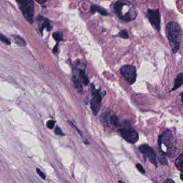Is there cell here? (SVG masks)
<instances>
[{"label":"cell","instance_id":"1","mask_svg":"<svg viewBox=\"0 0 183 183\" xmlns=\"http://www.w3.org/2000/svg\"><path fill=\"white\" fill-rule=\"evenodd\" d=\"M112 9L121 20L130 22L136 19L138 12L135 6L129 3L117 1L113 3Z\"/></svg>","mask_w":183,"mask_h":183},{"label":"cell","instance_id":"2","mask_svg":"<svg viewBox=\"0 0 183 183\" xmlns=\"http://www.w3.org/2000/svg\"><path fill=\"white\" fill-rule=\"evenodd\" d=\"M166 31L172 50L173 53H177L181 46L182 39L181 26L178 23L172 21L166 25Z\"/></svg>","mask_w":183,"mask_h":183},{"label":"cell","instance_id":"3","mask_svg":"<svg viewBox=\"0 0 183 183\" xmlns=\"http://www.w3.org/2000/svg\"><path fill=\"white\" fill-rule=\"evenodd\" d=\"M158 143L160 150L166 155L170 156L175 154L176 140L171 130H167L159 137Z\"/></svg>","mask_w":183,"mask_h":183},{"label":"cell","instance_id":"4","mask_svg":"<svg viewBox=\"0 0 183 183\" xmlns=\"http://www.w3.org/2000/svg\"><path fill=\"white\" fill-rule=\"evenodd\" d=\"M119 130L121 136L128 143L134 144L139 139V136L137 131L127 122L121 125Z\"/></svg>","mask_w":183,"mask_h":183},{"label":"cell","instance_id":"5","mask_svg":"<svg viewBox=\"0 0 183 183\" xmlns=\"http://www.w3.org/2000/svg\"><path fill=\"white\" fill-rule=\"evenodd\" d=\"M17 2L25 20L32 24L35 12L34 2L31 0H19L17 1Z\"/></svg>","mask_w":183,"mask_h":183},{"label":"cell","instance_id":"6","mask_svg":"<svg viewBox=\"0 0 183 183\" xmlns=\"http://www.w3.org/2000/svg\"><path fill=\"white\" fill-rule=\"evenodd\" d=\"M91 96L90 99L91 109L93 114L96 115L100 110L102 98L105 95V92L102 93L99 89H96L93 84H91Z\"/></svg>","mask_w":183,"mask_h":183},{"label":"cell","instance_id":"7","mask_svg":"<svg viewBox=\"0 0 183 183\" xmlns=\"http://www.w3.org/2000/svg\"><path fill=\"white\" fill-rule=\"evenodd\" d=\"M120 72L129 84L132 85L135 83L136 80L137 73L136 68L134 66H123L121 68Z\"/></svg>","mask_w":183,"mask_h":183},{"label":"cell","instance_id":"8","mask_svg":"<svg viewBox=\"0 0 183 183\" xmlns=\"http://www.w3.org/2000/svg\"><path fill=\"white\" fill-rule=\"evenodd\" d=\"M139 149L141 153L143 155L145 160L147 159L151 164H154L156 167L157 166L155 152L152 147L148 145L143 144L139 147Z\"/></svg>","mask_w":183,"mask_h":183},{"label":"cell","instance_id":"9","mask_svg":"<svg viewBox=\"0 0 183 183\" xmlns=\"http://www.w3.org/2000/svg\"><path fill=\"white\" fill-rule=\"evenodd\" d=\"M146 15L153 27L156 30L160 31V18L158 9H148L146 13Z\"/></svg>","mask_w":183,"mask_h":183},{"label":"cell","instance_id":"10","mask_svg":"<svg viewBox=\"0 0 183 183\" xmlns=\"http://www.w3.org/2000/svg\"><path fill=\"white\" fill-rule=\"evenodd\" d=\"M102 122L106 127H117L119 126V121L117 117L108 112L102 116Z\"/></svg>","mask_w":183,"mask_h":183},{"label":"cell","instance_id":"11","mask_svg":"<svg viewBox=\"0 0 183 183\" xmlns=\"http://www.w3.org/2000/svg\"><path fill=\"white\" fill-rule=\"evenodd\" d=\"M90 11L93 14H95L96 12H97L103 16H107L108 15V13L107 10H105L104 8L101 7L99 5H96L95 4H93L91 5Z\"/></svg>","mask_w":183,"mask_h":183},{"label":"cell","instance_id":"12","mask_svg":"<svg viewBox=\"0 0 183 183\" xmlns=\"http://www.w3.org/2000/svg\"><path fill=\"white\" fill-rule=\"evenodd\" d=\"M38 19V20H41L43 22L41 26H40V31H41V32L42 33V31L45 28H46L47 31H50L52 27L50 25V22L48 19L44 17L43 16H39Z\"/></svg>","mask_w":183,"mask_h":183},{"label":"cell","instance_id":"13","mask_svg":"<svg viewBox=\"0 0 183 183\" xmlns=\"http://www.w3.org/2000/svg\"><path fill=\"white\" fill-rule=\"evenodd\" d=\"M183 84V73H179L178 74L177 78H175V84L173 85V88L172 89V91H174L176 90L178 88L181 87Z\"/></svg>","mask_w":183,"mask_h":183},{"label":"cell","instance_id":"14","mask_svg":"<svg viewBox=\"0 0 183 183\" xmlns=\"http://www.w3.org/2000/svg\"><path fill=\"white\" fill-rule=\"evenodd\" d=\"M78 74L81 80L83 82V83L84 84V85H88L89 83V79L88 78V75L86 74L85 70L79 69H78Z\"/></svg>","mask_w":183,"mask_h":183},{"label":"cell","instance_id":"15","mask_svg":"<svg viewBox=\"0 0 183 183\" xmlns=\"http://www.w3.org/2000/svg\"><path fill=\"white\" fill-rule=\"evenodd\" d=\"M175 165L176 168L178 170L182 172L183 170V155L181 153L178 156L177 158H176L175 162Z\"/></svg>","mask_w":183,"mask_h":183},{"label":"cell","instance_id":"16","mask_svg":"<svg viewBox=\"0 0 183 183\" xmlns=\"http://www.w3.org/2000/svg\"><path fill=\"white\" fill-rule=\"evenodd\" d=\"M13 37L16 44L21 47H25L26 46V44L25 40L22 37L18 35H13Z\"/></svg>","mask_w":183,"mask_h":183},{"label":"cell","instance_id":"17","mask_svg":"<svg viewBox=\"0 0 183 183\" xmlns=\"http://www.w3.org/2000/svg\"><path fill=\"white\" fill-rule=\"evenodd\" d=\"M73 82H74V84L75 88L79 91V93H82V90H83V87H82V85L81 84L80 80L76 77H74Z\"/></svg>","mask_w":183,"mask_h":183},{"label":"cell","instance_id":"18","mask_svg":"<svg viewBox=\"0 0 183 183\" xmlns=\"http://www.w3.org/2000/svg\"><path fill=\"white\" fill-rule=\"evenodd\" d=\"M53 37L56 41L59 42L63 39V35L60 32H56L53 34Z\"/></svg>","mask_w":183,"mask_h":183},{"label":"cell","instance_id":"19","mask_svg":"<svg viewBox=\"0 0 183 183\" xmlns=\"http://www.w3.org/2000/svg\"><path fill=\"white\" fill-rule=\"evenodd\" d=\"M118 35L121 38H124V39H128V38H129V35H128V32L125 29L121 31L119 33Z\"/></svg>","mask_w":183,"mask_h":183},{"label":"cell","instance_id":"20","mask_svg":"<svg viewBox=\"0 0 183 183\" xmlns=\"http://www.w3.org/2000/svg\"><path fill=\"white\" fill-rule=\"evenodd\" d=\"M0 40L3 43L5 44L6 45H9L11 44V41H10V40L2 34H0Z\"/></svg>","mask_w":183,"mask_h":183},{"label":"cell","instance_id":"21","mask_svg":"<svg viewBox=\"0 0 183 183\" xmlns=\"http://www.w3.org/2000/svg\"><path fill=\"white\" fill-rule=\"evenodd\" d=\"M158 160L160 161V164H162L163 165H168V161H167L166 158L164 156H159L158 157Z\"/></svg>","mask_w":183,"mask_h":183},{"label":"cell","instance_id":"22","mask_svg":"<svg viewBox=\"0 0 183 183\" xmlns=\"http://www.w3.org/2000/svg\"><path fill=\"white\" fill-rule=\"evenodd\" d=\"M136 167L138 169V170L141 173H142V174H145V169L143 168V166H142L141 164H139V163L136 164Z\"/></svg>","mask_w":183,"mask_h":183},{"label":"cell","instance_id":"23","mask_svg":"<svg viewBox=\"0 0 183 183\" xmlns=\"http://www.w3.org/2000/svg\"><path fill=\"white\" fill-rule=\"evenodd\" d=\"M55 121L53 120H50L48 121L47 123V126L48 128L50 129H52L54 127V125H55Z\"/></svg>","mask_w":183,"mask_h":183},{"label":"cell","instance_id":"24","mask_svg":"<svg viewBox=\"0 0 183 183\" xmlns=\"http://www.w3.org/2000/svg\"><path fill=\"white\" fill-rule=\"evenodd\" d=\"M55 133L56 135H59V136H64L65 134L63 133V131L61 130L59 127H56L55 130Z\"/></svg>","mask_w":183,"mask_h":183},{"label":"cell","instance_id":"25","mask_svg":"<svg viewBox=\"0 0 183 183\" xmlns=\"http://www.w3.org/2000/svg\"><path fill=\"white\" fill-rule=\"evenodd\" d=\"M37 172L38 173L40 177L42 178L43 179H45L46 175H45V174L43 173V172H42L40 170V169H37Z\"/></svg>","mask_w":183,"mask_h":183},{"label":"cell","instance_id":"26","mask_svg":"<svg viewBox=\"0 0 183 183\" xmlns=\"http://www.w3.org/2000/svg\"><path fill=\"white\" fill-rule=\"evenodd\" d=\"M164 183H175V181H173V179H170V178H168L167 179H166Z\"/></svg>","mask_w":183,"mask_h":183},{"label":"cell","instance_id":"27","mask_svg":"<svg viewBox=\"0 0 183 183\" xmlns=\"http://www.w3.org/2000/svg\"><path fill=\"white\" fill-rule=\"evenodd\" d=\"M58 44H57L56 45L54 46V47L53 48V52L54 53H56L58 52Z\"/></svg>","mask_w":183,"mask_h":183},{"label":"cell","instance_id":"28","mask_svg":"<svg viewBox=\"0 0 183 183\" xmlns=\"http://www.w3.org/2000/svg\"><path fill=\"white\" fill-rule=\"evenodd\" d=\"M183 172H181V175H180V176H181V180H183Z\"/></svg>","mask_w":183,"mask_h":183},{"label":"cell","instance_id":"29","mask_svg":"<svg viewBox=\"0 0 183 183\" xmlns=\"http://www.w3.org/2000/svg\"><path fill=\"white\" fill-rule=\"evenodd\" d=\"M118 183H123V182H121V181H118Z\"/></svg>","mask_w":183,"mask_h":183}]
</instances>
